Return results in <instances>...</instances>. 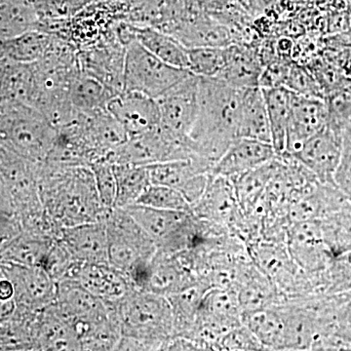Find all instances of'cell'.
<instances>
[{
  "label": "cell",
  "mask_w": 351,
  "mask_h": 351,
  "mask_svg": "<svg viewBox=\"0 0 351 351\" xmlns=\"http://www.w3.org/2000/svg\"><path fill=\"white\" fill-rule=\"evenodd\" d=\"M341 152V130L328 124L304 141L294 158L322 184H332Z\"/></svg>",
  "instance_id": "9a60e30c"
},
{
  "label": "cell",
  "mask_w": 351,
  "mask_h": 351,
  "mask_svg": "<svg viewBox=\"0 0 351 351\" xmlns=\"http://www.w3.org/2000/svg\"><path fill=\"white\" fill-rule=\"evenodd\" d=\"M193 213L242 240L245 217L228 178L211 174L204 193L193 206Z\"/></svg>",
  "instance_id": "9c48e42d"
},
{
  "label": "cell",
  "mask_w": 351,
  "mask_h": 351,
  "mask_svg": "<svg viewBox=\"0 0 351 351\" xmlns=\"http://www.w3.org/2000/svg\"><path fill=\"white\" fill-rule=\"evenodd\" d=\"M113 171L117 180L114 207L126 208L135 204L152 184L147 166L113 163Z\"/></svg>",
  "instance_id": "836d02e7"
},
{
  "label": "cell",
  "mask_w": 351,
  "mask_h": 351,
  "mask_svg": "<svg viewBox=\"0 0 351 351\" xmlns=\"http://www.w3.org/2000/svg\"><path fill=\"white\" fill-rule=\"evenodd\" d=\"M38 188L46 218L59 235L63 228L104 221L110 211L101 204L89 166L44 161L38 168Z\"/></svg>",
  "instance_id": "6da1fadb"
},
{
  "label": "cell",
  "mask_w": 351,
  "mask_h": 351,
  "mask_svg": "<svg viewBox=\"0 0 351 351\" xmlns=\"http://www.w3.org/2000/svg\"><path fill=\"white\" fill-rule=\"evenodd\" d=\"M334 182L351 202V125L343 127L341 130V158Z\"/></svg>",
  "instance_id": "b9f144b4"
},
{
  "label": "cell",
  "mask_w": 351,
  "mask_h": 351,
  "mask_svg": "<svg viewBox=\"0 0 351 351\" xmlns=\"http://www.w3.org/2000/svg\"><path fill=\"white\" fill-rule=\"evenodd\" d=\"M171 34L186 48L226 47L234 43L232 32L225 25L212 21H193L189 24L177 25Z\"/></svg>",
  "instance_id": "1f68e13d"
},
{
  "label": "cell",
  "mask_w": 351,
  "mask_h": 351,
  "mask_svg": "<svg viewBox=\"0 0 351 351\" xmlns=\"http://www.w3.org/2000/svg\"><path fill=\"white\" fill-rule=\"evenodd\" d=\"M328 124L329 108L326 99L292 92L285 154L282 156H294L304 141L322 130Z\"/></svg>",
  "instance_id": "2e32d148"
},
{
  "label": "cell",
  "mask_w": 351,
  "mask_h": 351,
  "mask_svg": "<svg viewBox=\"0 0 351 351\" xmlns=\"http://www.w3.org/2000/svg\"><path fill=\"white\" fill-rule=\"evenodd\" d=\"M323 239L332 255L351 252V208L320 219Z\"/></svg>",
  "instance_id": "d590c367"
},
{
  "label": "cell",
  "mask_w": 351,
  "mask_h": 351,
  "mask_svg": "<svg viewBox=\"0 0 351 351\" xmlns=\"http://www.w3.org/2000/svg\"><path fill=\"white\" fill-rule=\"evenodd\" d=\"M336 335L351 345V295L339 307L337 315Z\"/></svg>",
  "instance_id": "ee69618b"
},
{
  "label": "cell",
  "mask_w": 351,
  "mask_h": 351,
  "mask_svg": "<svg viewBox=\"0 0 351 351\" xmlns=\"http://www.w3.org/2000/svg\"><path fill=\"white\" fill-rule=\"evenodd\" d=\"M11 282L25 306L40 311L54 304L57 282L39 265H17L9 269Z\"/></svg>",
  "instance_id": "7402d4cb"
},
{
  "label": "cell",
  "mask_w": 351,
  "mask_h": 351,
  "mask_svg": "<svg viewBox=\"0 0 351 351\" xmlns=\"http://www.w3.org/2000/svg\"><path fill=\"white\" fill-rule=\"evenodd\" d=\"M124 209L154 240L157 250L164 253L195 248L207 233L206 223L193 212L157 209L137 203Z\"/></svg>",
  "instance_id": "277c9868"
},
{
  "label": "cell",
  "mask_w": 351,
  "mask_h": 351,
  "mask_svg": "<svg viewBox=\"0 0 351 351\" xmlns=\"http://www.w3.org/2000/svg\"><path fill=\"white\" fill-rule=\"evenodd\" d=\"M36 338L40 350H82L75 328L59 313L54 304L40 311Z\"/></svg>",
  "instance_id": "4316f807"
},
{
  "label": "cell",
  "mask_w": 351,
  "mask_h": 351,
  "mask_svg": "<svg viewBox=\"0 0 351 351\" xmlns=\"http://www.w3.org/2000/svg\"><path fill=\"white\" fill-rule=\"evenodd\" d=\"M226 47L188 48L189 71L199 77L218 78L226 66Z\"/></svg>",
  "instance_id": "8d00e7d4"
},
{
  "label": "cell",
  "mask_w": 351,
  "mask_h": 351,
  "mask_svg": "<svg viewBox=\"0 0 351 351\" xmlns=\"http://www.w3.org/2000/svg\"><path fill=\"white\" fill-rule=\"evenodd\" d=\"M286 246L291 258L311 280L326 269L334 257L323 239L320 219L291 223Z\"/></svg>",
  "instance_id": "4fadbf2b"
},
{
  "label": "cell",
  "mask_w": 351,
  "mask_h": 351,
  "mask_svg": "<svg viewBox=\"0 0 351 351\" xmlns=\"http://www.w3.org/2000/svg\"><path fill=\"white\" fill-rule=\"evenodd\" d=\"M239 138L271 144L267 104L262 87L243 88L240 108Z\"/></svg>",
  "instance_id": "484cf974"
},
{
  "label": "cell",
  "mask_w": 351,
  "mask_h": 351,
  "mask_svg": "<svg viewBox=\"0 0 351 351\" xmlns=\"http://www.w3.org/2000/svg\"><path fill=\"white\" fill-rule=\"evenodd\" d=\"M152 184L180 191L191 207L204 193L212 167L202 159H178L147 166Z\"/></svg>",
  "instance_id": "8fae6325"
},
{
  "label": "cell",
  "mask_w": 351,
  "mask_h": 351,
  "mask_svg": "<svg viewBox=\"0 0 351 351\" xmlns=\"http://www.w3.org/2000/svg\"><path fill=\"white\" fill-rule=\"evenodd\" d=\"M267 104L271 145L277 156L285 154L292 92L284 86L262 88Z\"/></svg>",
  "instance_id": "f1b7e54d"
},
{
  "label": "cell",
  "mask_w": 351,
  "mask_h": 351,
  "mask_svg": "<svg viewBox=\"0 0 351 351\" xmlns=\"http://www.w3.org/2000/svg\"><path fill=\"white\" fill-rule=\"evenodd\" d=\"M128 31L145 49L164 63L189 71V49L169 32L149 25L128 27Z\"/></svg>",
  "instance_id": "d4e9b609"
},
{
  "label": "cell",
  "mask_w": 351,
  "mask_h": 351,
  "mask_svg": "<svg viewBox=\"0 0 351 351\" xmlns=\"http://www.w3.org/2000/svg\"><path fill=\"white\" fill-rule=\"evenodd\" d=\"M277 166L278 156L256 169L230 179L234 186L240 210L244 216L250 215L258 206L265 189L276 174Z\"/></svg>",
  "instance_id": "83f0119b"
},
{
  "label": "cell",
  "mask_w": 351,
  "mask_h": 351,
  "mask_svg": "<svg viewBox=\"0 0 351 351\" xmlns=\"http://www.w3.org/2000/svg\"><path fill=\"white\" fill-rule=\"evenodd\" d=\"M57 311L75 328L78 339L86 328L106 319L112 308L86 290L76 279L64 278L57 282Z\"/></svg>",
  "instance_id": "7c38bea8"
},
{
  "label": "cell",
  "mask_w": 351,
  "mask_h": 351,
  "mask_svg": "<svg viewBox=\"0 0 351 351\" xmlns=\"http://www.w3.org/2000/svg\"><path fill=\"white\" fill-rule=\"evenodd\" d=\"M315 286L318 294L351 292V252L332 257L326 269L316 277Z\"/></svg>",
  "instance_id": "e575fe53"
},
{
  "label": "cell",
  "mask_w": 351,
  "mask_h": 351,
  "mask_svg": "<svg viewBox=\"0 0 351 351\" xmlns=\"http://www.w3.org/2000/svg\"><path fill=\"white\" fill-rule=\"evenodd\" d=\"M198 83L199 77L191 73L156 99L160 112L159 128L171 138L189 145V136L198 112Z\"/></svg>",
  "instance_id": "ba28073f"
},
{
  "label": "cell",
  "mask_w": 351,
  "mask_h": 351,
  "mask_svg": "<svg viewBox=\"0 0 351 351\" xmlns=\"http://www.w3.org/2000/svg\"><path fill=\"white\" fill-rule=\"evenodd\" d=\"M128 34L123 41L122 91L138 92L158 99L191 73L188 69L164 63L131 36L129 31Z\"/></svg>",
  "instance_id": "8992f818"
},
{
  "label": "cell",
  "mask_w": 351,
  "mask_h": 351,
  "mask_svg": "<svg viewBox=\"0 0 351 351\" xmlns=\"http://www.w3.org/2000/svg\"><path fill=\"white\" fill-rule=\"evenodd\" d=\"M14 295H15V289L13 283L9 279L0 280V301H10Z\"/></svg>",
  "instance_id": "f6af8a7d"
},
{
  "label": "cell",
  "mask_w": 351,
  "mask_h": 351,
  "mask_svg": "<svg viewBox=\"0 0 351 351\" xmlns=\"http://www.w3.org/2000/svg\"><path fill=\"white\" fill-rule=\"evenodd\" d=\"M112 306L131 350H163L175 336L172 308L165 295L135 288Z\"/></svg>",
  "instance_id": "3957f363"
},
{
  "label": "cell",
  "mask_w": 351,
  "mask_h": 351,
  "mask_svg": "<svg viewBox=\"0 0 351 351\" xmlns=\"http://www.w3.org/2000/svg\"><path fill=\"white\" fill-rule=\"evenodd\" d=\"M59 239L78 262L108 263V239L105 219L63 228Z\"/></svg>",
  "instance_id": "44dd1931"
},
{
  "label": "cell",
  "mask_w": 351,
  "mask_h": 351,
  "mask_svg": "<svg viewBox=\"0 0 351 351\" xmlns=\"http://www.w3.org/2000/svg\"><path fill=\"white\" fill-rule=\"evenodd\" d=\"M284 87L293 93L326 99L324 91L313 73L301 64H290Z\"/></svg>",
  "instance_id": "60d3db41"
},
{
  "label": "cell",
  "mask_w": 351,
  "mask_h": 351,
  "mask_svg": "<svg viewBox=\"0 0 351 351\" xmlns=\"http://www.w3.org/2000/svg\"><path fill=\"white\" fill-rule=\"evenodd\" d=\"M276 156V152L269 143L239 138L217 161L211 174L233 179L260 167Z\"/></svg>",
  "instance_id": "d6986e66"
},
{
  "label": "cell",
  "mask_w": 351,
  "mask_h": 351,
  "mask_svg": "<svg viewBox=\"0 0 351 351\" xmlns=\"http://www.w3.org/2000/svg\"><path fill=\"white\" fill-rule=\"evenodd\" d=\"M226 49L225 69L218 78L233 86H258L263 64L258 53L244 43H232L226 46Z\"/></svg>",
  "instance_id": "cb8c5ba5"
},
{
  "label": "cell",
  "mask_w": 351,
  "mask_h": 351,
  "mask_svg": "<svg viewBox=\"0 0 351 351\" xmlns=\"http://www.w3.org/2000/svg\"><path fill=\"white\" fill-rule=\"evenodd\" d=\"M210 289L207 284L198 282L168 295L174 319L175 336H184L189 331L195 323L203 298Z\"/></svg>",
  "instance_id": "d6a6232c"
},
{
  "label": "cell",
  "mask_w": 351,
  "mask_h": 351,
  "mask_svg": "<svg viewBox=\"0 0 351 351\" xmlns=\"http://www.w3.org/2000/svg\"><path fill=\"white\" fill-rule=\"evenodd\" d=\"M329 124L343 130L351 125V82L343 83L326 96Z\"/></svg>",
  "instance_id": "ab89813d"
},
{
  "label": "cell",
  "mask_w": 351,
  "mask_h": 351,
  "mask_svg": "<svg viewBox=\"0 0 351 351\" xmlns=\"http://www.w3.org/2000/svg\"><path fill=\"white\" fill-rule=\"evenodd\" d=\"M90 168L93 171L101 204L106 209H113L117 198V180L112 161L108 156L103 157L92 163Z\"/></svg>",
  "instance_id": "f35d334b"
},
{
  "label": "cell",
  "mask_w": 351,
  "mask_h": 351,
  "mask_svg": "<svg viewBox=\"0 0 351 351\" xmlns=\"http://www.w3.org/2000/svg\"><path fill=\"white\" fill-rule=\"evenodd\" d=\"M350 201L336 184H317L290 203L288 217L290 223L321 219L350 207Z\"/></svg>",
  "instance_id": "ffe728a7"
},
{
  "label": "cell",
  "mask_w": 351,
  "mask_h": 351,
  "mask_svg": "<svg viewBox=\"0 0 351 351\" xmlns=\"http://www.w3.org/2000/svg\"><path fill=\"white\" fill-rule=\"evenodd\" d=\"M115 94L105 83L88 73L73 76L69 84L71 105L82 113L105 110Z\"/></svg>",
  "instance_id": "4dcf8cb0"
},
{
  "label": "cell",
  "mask_w": 351,
  "mask_h": 351,
  "mask_svg": "<svg viewBox=\"0 0 351 351\" xmlns=\"http://www.w3.org/2000/svg\"><path fill=\"white\" fill-rule=\"evenodd\" d=\"M73 278L107 304H117L136 288L130 277L110 263H80Z\"/></svg>",
  "instance_id": "ac0fdd59"
},
{
  "label": "cell",
  "mask_w": 351,
  "mask_h": 351,
  "mask_svg": "<svg viewBox=\"0 0 351 351\" xmlns=\"http://www.w3.org/2000/svg\"><path fill=\"white\" fill-rule=\"evenodd\" d=\"M107 110L123 127L128 138L156 130L160 125L156 99L138 92H119L108 101Z\"/></svg>",
  "instance_id": "e0dca14e"
},
{
  "label": "cell",
  "mask_w": 351,
  "mask_h": 351,
  "mask_svg": "<svg viewBox=\"0 0 351 351\" xmlns=\"http://www.w3.org/2000/svg\"><path fill=\"white\" fill-rule=\"evenodd\" d=\"M242 313L278 306L285 297L260 269L250 262L245 263L235 286Z\"/></svg>",
  "instance_id": "603a6c76"
},
{
  "label": "cell",
  "mask_w": 351,
  "mask_h": 351,
  "mask_svg": "<svg viewBox=\"0 0 351 351\" xmlns=\"http://www.w3.org/2000/svg\"><path fill=\"white\" fill-rule=\"evenodd\" d=\"M350 208H351V202H350Z\"/></svg>",
  "instance_id": "bcb514c9"
},
{
  "label": "cell",
  "mask_w": 351,
  "mask_h": 351,
  "mask_svg": "<svg viewBox=\"0 0 351 351\" xmlns=\"http://www.w3.org/2000/svg\"><path fill=\"white\" fill-rule=\"evenodd\" d=\"M105 221L108 263L131 279L138 269L147 267L157 252L156 245L124 208H113Z\"/></svg>",
  "instance_id": "5b68a950"
},
{
  "label": "cell",
  "mask_w": 351,
  "mask_h": 351,
  "mask_svg": "<svg viewBox=\"0 0 351 351\" xmlns=\"http://www.w3.org/2000/svg\"><path fill=\"white\" fill-rule=\"evenodd\" d=\"M217 350H265L260 341L244 324L232 328L219 339Z\"/></svg>",
  "instance_id": "7bdbcfd3"
},
{
  "label": "cell",
  "mask_w": 351,
  "mask_h": 351,
  "mask_svg": "<svg viewBox=\"0 0 351 351\" xmlns=\"http://www.w3.org/2000/svg\"><path fill=\"white\" fill-rule=\"evenodd\" d=\"M242 91L243 88L221 78L199 77L197 117L189 140L193 156L209 164L212 170L239 138Z\"/></svg>",
  "instance_id": "7a4b0ae2"
},
{
  "label": "cell",
  "mask_w": 351,
  "mask_h": 351,
  "mask_svg": "<svg viewBox=\"0 0 351 351\" xmlns=\"http://www.w3.org/2000/svg\"><path fill=\"white\" fill-rule=\"evenodd\" d=\"M246 247L252 262L285 299L316 294L309 277L291 258L286 243L258 240Z\"/></svg>",
  "instance_id": "52a82bcc"
},
{
  "label": "cell",
  "mask_w": 351,
  "mask_h": 351,
  "mask_svg": "<svg viewBox=\"0 0 351 351\" xmlns=\"http://www.w3.org/2000/svg\"><path fill=\"white\" fill-rule=\"evenodd\" d=\"M241 320L265 350H283L284 319L279 304L242 313Z\"/></svg>",
  "instance_id": "f546056e"
},
{
  "label": "cell",
  "mask_w": 351,
  "mask_h": 351,
  "mask_svg": "<svg viewBox=\"0 0 351 351\" xmlns=\"http://www.w3.org/2000/svg\"><path fill=\"white\" fill-rule=\"evenodd\" d=\"M113 163L149 166L152 164L193 158L189 145L171 138L160 128L129 137L123 145L108 156Z\"/></svg>",
  "instance_id": "30bf717a"
},
{
  "label": "cell",
  "mask_w": 351,
  "mask_h": 351,
  "mask_svg": "<svg viewBox=\"0 0 351 351\" xmlns=\"http://www.w3.org/2000/svg\"><path fill=\"white\" fill-rule=\"evenodd\" d=\"M198 282L189 249L173 254L157 250L149 262L143 290L168 297Z\"/></svg>",
  "instance_id": "5bb4252c"
},
{
  "label": "cell",
  "mask_w": 351,
  "mask_h": 351,
  "mask_svg": "<svg viewBox=\"0 0 351 351\" xmlns=\"http://www.w3.org/2000/svg\"><path fill=\"white\" fill-rule=\"evenodd\" d=\"M137 204L157 209L193 212V207L180 191L161 184H149L138 198Z\"/></svg>",
  "instance_id": "74e56055"
}]
</instances>
